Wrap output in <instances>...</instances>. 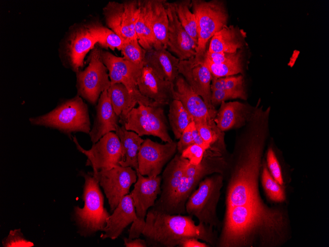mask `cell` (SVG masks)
Here are the masks:
<instances>
[{"mask_svg":"<svg viewBox=\"0 0 329 247\" xmlns=\"http://www.w3.org/2000/svg\"><path fill=\"white\" fill-rule=\"evenodd\" d=\"M214 229L202 223L196 224L190 215L168 214L152 207L147 213L142 235L147 245L152 247H178L189 238L216 247L218 237Z\"/></svg>","mask_w":329,"mask_h":247,"instance_id":"1","label":"cell"},{"mask_svg":"<svg viewBox=\"0 0 329 247\" xmlns=\"http://www.w3.org/2000/svg\"><path fill=\"white\" fill-rule=\"evenodd\" d=\"M228 156L225 145L213 144L206 150L201 162L198 165L189 163L181 183L173 195L159 210L170 214H184L185 205L192 193L206 176L215 173L225 175Z\"/></svg>","mask_w":329,"mask_h":247,"instance_id":"2","label":"cell"},{"mask_svg":"<svg viewBox=\"0 0 329 247\" xmlns=\"http://www.w3.org/2000/svg\"><path fill=\"white\" fill-rule=\"evenodd\" d=\"M85 183L82 199L84 206L74 208V219L79 229V234L89 237L99 231H102L109 213L104 207V198L97 179L91 172H81Z\"/></svg>","mask_w":329,"mask_h":247,"instance_id":"3","label":"cell"},{"mask_svg":"<svg viewBox=\"0 0 329 247\" xmlns=\"http://www.w3.org/2000/svg\"><path fill=\"white\" fill-rule=\"evenodd\" d=\"M29 121L32 125L57 129L67 135L74 132L89 134L91 129L87 105L78 95L45 114L30 118Z\"/></svg>","mask_w":329,"mask_h":247,"instance_id":"4","label":"cell"},{"mask_svg":"<svg viewBox=\"0 0 329 247\" xmlns=\"http://www.w3.org/2000/svg\"><path fill=\"white\" fill-rule=\"evenodd\" d=\"M224 180L223 175L218 173L204 177L189 197L185 205L186 213L196 217L200 223L214 228L221 227L217 208Z\"/></svg>","mask_w":329,"mask_h":247,"instance_id":"5","label":"cell"},{"mask_svg":"<svg viewBox=\"0 0 329 247\" xmlns=\"http://www.w3.org/2000/svg\"><path fill=\"white\" fill-rule=\"evenodd\" d=\"M191 8L197 23V46L194 60H203L210 38L227 26L228 13L223 1L191 0Z\"/></svg>","mask_w":329,"mask_h":247,"instance_id":"6","label":"cell"},{"mask_svg":"<svg viewBox=\"0 0 329 247\" xmlns=\"http://www.w3.org/2000/svg\"><path fill=\"white\" fill-rule=\"evenodd\" d=\"M100 49L97 45L90 51L89 64L83 71L76 72V87L78 96L95 105L101 94L111 85L107 69L102 61Z\"/></svg>","mask_w":329,"mask_h":247,"instance_id":"7","label":"cell"},{"mask_svg":"<svg viewBox=\"0 0 329 247\" xmlns=\"http://www.w3.org/2000/svg\"><path fill=\"white\" fill-rule=\"evenodd\" d=\"M129 113L125 129L133 131L139 136H153L165 142H171L168 133L167 121L164 110L161 106H147L138 104Z\"/></svg>","mask_w":329,"mask_h":247,"instance_id":"8","label":"cell"},{"mask_svg":"<svg viewBox=\"0 0 329 247\" xmlns=\"http://www.w3.org/2000/svg\"><path fill=\"white\" fill-rule=\"evenodd\" d=\"M73 140L77 149L87 156L86 165L91 166L93 172L110 170L120 165V162L123 160L120 140L113 132L105 134L97 142L93 143L89 150L83 148L75 137H73Z\"/></svg>","mask_w":329,"mask_h":247,"instance_id":"9","label":"cell"},{"mask_svg":"<svg viewBox=\"0 0 329 247\" xmlns=\"http://www.w3.org/2000/svg\"><path fill=\"white\" fill-rule=\"evenodd\" d=\"M91 173L102 188L111 212L129 194L131 186L137 180L136 171L130 167L119 165L109 170Z\"/></svg>","mask_w":329,"mask_h":247,"instance_id":"10","label":"cell"},{"mask_svg":"<svg viewBox=\"0 0 329 247\" xmlns=\"http://www.w3.org/2000/svg\"><path fill=\"white\" fill-rule=\"evenodd\" d=\"M139 11V0L109 1L103 9L106 24L124 41L137 39L135 24Z\"/></svg>","mask_w":329,"mask_h":247,"instance_id":"11","label":"cell"},{"mask_svg":"<svg viewBox=\"0 0 329 247\" xmlns=\"http://www.w3.org/2000/svg\"><path fill=\"white\" fill-rule=\"evenodd\" d=\"M176 151L177 142L174 141L162 144L150 139L144 140L138 153V172L144 176L160 175Z\"/></svg>","mask_w":329,"mask_h":247,"instance_id":"12","label":"cell"},{"mask_svg":"<svg viewBox=\"0 0 329 247\" xmlns=\"http://www.w3.org/2000/svg\"><path fill=\"white\" fill-rule=\"evenodd\" d=\"M131 223L129 238H139L142 235L143 229L137 217L132 196L129 194L122 198L112 214L107 218L106 225L102 231L104 234L100 237L102 239L115 240Z\"/></svg>","mask_w":329,"mask_h":247,"instance_id":"13","label":"cell"},{"mask_svg":"<svg viewBox=\"0 0 329 247\" xmlns=\"http://www.w3.org/2000/svg\"><path fill=\"white\" fill-rule=\"evenodd\" d=\"M173 100H178L182 103L195 123L216 125L214 119L217 111L210 109L202 98L196 93L181 74L178 75L174 82Z\"/></svg>","mask_w":329,"mask_h":247,"instance_id":"14","label":"cell"},{"mask_svg":"<svg viewBox=\"0 0 329 247\" xmlns=\"http://www.w3.org/2000/svg\"><path fill=\"white\" fill-rule=\"evenodd\" d=\"M168 19L167 49L180 61L189 60L196 55L197 44L189 35L178 20L173 2L165 1Z\"/></svg>","mask_w":329,"mask_h":247,"instance_id":"15","label":"cell"},{"mask_svg":"<svg viewBox=\"0 0 329 247\" xmlns=\"http://www.w3.org/2000/svg\"><path fill=\"white\" fill-rule=\"evenodd\" d=\"M137 180L130 193L136 214L142 228L144 229L147 213L155 204L161 192L162 176H145L136 172Z\"/></svg>","mask_w":329,"mask_h":247,"instance_id":"16","label":"cell"},{"mask_svg":"<svg viewBox=\"0 0 329 247\" xmlns=\"http://www.w3.org/2000/svg\"><path fill=\"white\" fill-rule=\"evenodd\" d=\"M194 58L179 61V73L196 93L202 98L210 109L216 110L211 101L212 74L202 61H196Z\"/></svg>","mask_w":329,"mask_h":247,"instance_id":"17","label":"cell"},{"mask_svg":"<svg viewBox=\"0 0 329 247\" xmlns=\"http://www.w3.org/2000/svg\"><path fill=\"white\" fill-rule=\"evenodd\" d=\"M100 53L102 61L108 71L111 84L122 83L130 93L138 89L137 80L142 68L108 51L100 49Z\"/></svg>","mask_w":329,"mask_h":247,"instance_id":"18","label":"cell"},{"mask_svg":"<svg viewBox=\"0 0 329 247\" xmlns=\"http://www.w3.org/2000/svg\"><path fill=\"white\" fill-rule=\"evenodd\" d=\"M137 85L143 96L152 100L160 106L169 105L173 100L174 82L161 78L148 67L143 68Z\"/></svg>","mask_w":329,"mask_h":247,"instance_id":"19","label":"cell"},{"mask_svg":"<svg viewBox=\"0 0 329 247\" xmlns=\"http://www.w3.org/2000/svg\"><path fill=\"white\" fill-rule=\"evenodd\" d=\"M107 92L113 109L119 117L121 126H124L129 113L136 104L160 106L152 100L143 96L138 89L130 93L122 83L111 84Z\"/></svg>","mask_w":329,"mask_h":247,"instance_id":"20","label":"cell"},{"mask_svg":"<svg viewBox=\"0 0 329 247\" xmlns=\"http://www.w3.org/2000/svg\"><path fill=\"white\" fill-rule=\"evenodd\" d=\"M189 163V160L178 152L168 163L162 176L160 197L152 208L159 210L171 198L180 185Z\"/></svg>","mask_w":329,"mask_h":247,"instance_id":"21","label":"cell"},{"mask_svg":"<svg viewBox=\"0 0 329 247\" xmlns=\"http://www.w3.org/2000/svg\"><path fill=\"white\" fill-rule=\"evenodd\" d=\"M254 107L238 101L223 102L217 112L214 121L223 132L242 128L249 119Z\"/></svg>","mask_w":329,"mask_h":247,"instance_id":"22","label":"cell"},{"mask_svg":"<svg viewBox=\"0 0 329 247\" xmlns=\"http://www.w3.org/2000/svg\"><path fill=\"white\" fill-rule=\"evenodd\" d=\"M98 102L94 124L89 133L93 143L105 134L115 132L119 123V117L113 109L107 90L101 94Z\"/></svg>","mask_w":329,"mask_h":247,"instance_id":"23","label":"cell"},{"mask_svg":"<svg viewBox=\"0 0 329 247\" xmlns=\"http://www.w3.org/2000/svg\"><path fill=\"white\" fill-rule=\"evenodd\" d=\"M179 59L164 47L146 50L144 66L151 68L161 78L174 82L178 75Z\"/></svg>","mask_w":329,"mask_h":247,"instance_id":"24","label":"cell"},{"mask_svg":"<svg viewBox=\"0 0 329 247\" xmlns=\"http://www.w3.org/2000/svg\"><path fill=\"white\" fill-rule=\"evenodd\" d=\"M86 25L80 26L71 34L67 45V54L73 71L77 72L84 65V58L97 44Z\"/></svg>","mask_w":329,"mask_h":247,"instance_id":"25","label":"cell"},{"mask_svg":"<svg viewBox=\"0 0 329 247\" xmlns=\"http://www.w3.org/2000/svg\"><path fill=\"white\" fill-rule=\"evenodd\" d=\"M246 37V32L238 26H226L213 35L207 51L210 53H235L247 45Z\"/></svg>","mask_w":329,"mask_h":247,"instance_id":"26","label":"cell"},{"mask_svg":"<svg viewBox=\"0 0 329 247\" xmlns=\"http://www.w3.org/2000/svg\"><path fill=\"white\" fill-rule=\"evenodd\" d=\"M165 0H144L149 21L155 36V48L167 47L168 19L165 6Z\"/></svg>","mask_w":329,"mask_h":247,"instance_id":"27","label":"cell"},{"mask_svg":"<svg viewBox=\"0 0 329 247\" xmlns=\"http://www.w3.org/2000/svg\"><path fill=\"white\" fill-rule=\"evenodd\" d=\"M115 132L120 140L123 154L120 165L130 167L138 171V153L144 140L136 133L126 130L124 126L118 125Z\"/></svg>","mask_w":329,"mask_h":247,"instance_id":"28","label":"cell"},{"mask_svg":"<svg viewBox=\"0 0 329 247\" xmlns=\"http://www.w3.org/2000/svg\"><path fill=\"white\" fill-rule=\"evenodd\" d=\"M202 62L209 70L213 78L234 75L243 72V51L242 49L231 53L223 62L214 64Z\"/></svg>","mask_w":329,"mask_h":247,"instance_id":"29","label":"cell"},{"mask_svg":"<svg viewBox=\"0 0 329 247\" xmlns=\"http://www.w3.org/2000/svg\"><path fill=\"white\" fill-rule=\"evenodd\" d=\"M135 32L140 45L146 50L156 48V40L150 26L144 0H139V11L135 24Z\"/></svg>","mask_w":329,"mask_h":247,"instance_id":"30","label":"cell"},{"mask_svg":"<svg viewBox=\"0 0 329 247\" xmlns=\"http://www.w3.org/2000/svg\"><path fill=\"white\" fill-rule=\"evenodd\" d=\"M86 26L91 35L100 46L109 48L112 50L115 49L121 50L124 40L111 29L98 22H92Z\"/></svg>","mask_w":329,"mask_h":247,"instance_id":"31","label":"cell"},{"mask_svg":"<svg viewBox=\"0 0 329 247\" xmlns=\"http://www.w3.org/2000/svg\"><path fill=\"white\" fill-rule=\"evenodd\" d=\"M168 121L175 138L179 140L184 129L194 121L193 117L178 100L169 104Z\"/></svg>","mask_w":329,"mask_h":247,"instance_id":"32","label":"cell"},{"mask_svg":"<svg viewBox=\"0 0 329 247\" xmlns=\"http://www.w3.org/2000/svg\"><path fill=\"white\" fill-rule=\"evenodd\" d=\"M173 4L181 25L197 44V23L195 14L190 10L191 0L175 1Z\"/></svg>","mask_w":329,"mask_h":247,"instance_id":"33","label":"cell"},{"mask_svg":"<svg viewBox=\"0 0 329 247\" xmlns=\"http://www.w3.org/2000/svg\"><path fill=\"white\" fill-rule=\"evenodd\" d=\"M263 166L261 180L263 187L267 197L275 202H282L285 199L284 190L272 176L265 164Z\"/></svg>","mask_w":329,"mask_h":247,"instance_id":"34","label":"cell"},{"mask_svg":"<svg viewBox=\"0 0 329 247\" xmlns=\"http://www.w3.org/2000/svg\"><path fill=\"white\" fill-rule=\"evenodd\" d=\"M120 51L127 60L140 68L144 67L146 50L140 45L137 39L124 41Z\"/></svg>","mask_w":329,"mask_h":247,"instance_id":"35","label":"cell"},{"mask_svg":"<svg viewBox=\"0 0 329 247\" xmlns=\"http://www.w3.org/2000/svg\"><path fill=\"white\" fill-rule=\"evenodd\" d=\"M216 89L245 90L243 76L242 75H239L220 78H212L211 83V90Z\"/></svg>","mask_w":329,"mask_h":247,"instance_id":"36","label":"cell"},{"mask_svg":"<svg viewBox=\"0 0 329 247\" xmlns=\"http://www.w3.org/2000/svg\"><path fill=\"white\" fill-rule=\"evenodd\" d=\"M247 95L245 90H229L216 89L211 90V104L214 107L220 105L222 102L228 100L241 99H247Z\"/></svg>","mask_w":329,"mask_h":247,"instance_id":"37","label":"cell"},{"mask_svg":"<svg viewBox=\"0 0 329 247\" xmlns=\"http://www.w3.org/2000/svg\"><path fill=\"white\" fill-rule=\"evenodd\" d=\"M210 146L207 144H193L186 148L181 154L188 159L190 163L197 165L201 162L206 150Z\"/></svg>","mask_w":329,"mask_h":247,"instance_id":"38","label":"cell"},{"mask_svg":"<svg viewBox=\"0 0 329 247\" xmlns=\"http://www.w3.org/2000/svg\"><path fill=\"white\" fill-rule=\"evenodd\" d=\"M266 160L268 170L270 174L280 185H283L284 181L281 167L271 147H269L267 150Z\"/></svg>","mask_w":329,"mask_h":247,"instance_id":"39","label":"cell"},{"mask_svg":"<svg viewBox=\"0 0 329 247\" xmlns=\"http://www.w3.org/2000/svg\"><path fill=\"white\" fill-rule=\"evenodd\" d=\"M4 247H33L34 244L25 239L20 229L10 230L8 236L2 241Z\"/></svg>","mask_w":329,"mask_h":247,"instance_id":"40","label":"cell"},{"mask_svg":"<svg viewBox=\"0 0 329 247\" xmlns=\"http://www.w3.org/2000/svg\"><path fill=\"white\" fill-rule=\"evenodd\" d=\"M195 128V123L193 121L184 129L177 142L178 153L181 154L188 147L194 144V131Z\"/></svg>","mask_w":329,"mask_h":247,"instance_id":"41","label":"cell"},{"mask_svg":"<svg viewBox=\"0 0 329 247\" xmlns=\"http://www.w3.org/2000/svg\"><path fill=\"white\" fill-rule=\"evenodd\" d=\"M179 247H210L207 243L200 241L196 238H187L182 241L179 244Z\"/></svg>","mask_w":329,"mask_h":247,"instance_id":"42","label":"cell"},{"mask_svg":"<svg viewBox=\"0 0 329 247\" xmlns=\"http://www.w3.org/2000/svg\"><path fill=\"white\" fill-rule=\"evenodd\" d=\"M123 240L124 245L126 247H146L148 246L145 240L139 238H124Z\"/></svg>","mask_w":329,"mask_h":247,"instance_id":"43","label":"cell"},{"mask_svg":"<svg viewBox=\"0 0 329 247\" xmlns=\"http://www.w3.org/2000/svg\"><path fill=\"white\" fill-rule=\"evenodd\" d=\"M298 54H299V52L298 51L296 50L295 51H294L292 56L291 57V58L290 59V61L289 63L288 64V65L290 67H292L294 65V63H295V61H296V59L297 58V56H298Z\"/></svg>","mask_w":329,"mask_h":247,"instance_id":"44","label":"cell"}]
</instances>
